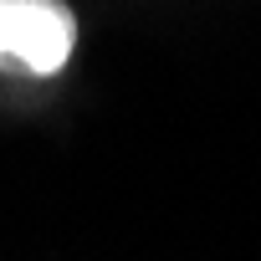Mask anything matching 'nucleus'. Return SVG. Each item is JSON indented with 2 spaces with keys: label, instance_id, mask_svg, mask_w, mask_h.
Returning <instances> with one entry per match:
<instances>
[{
  "label": "nucleus",
  "instance_id": "f257e3e1",
  "mask_svg": "<svg viewBox=\"0 0 261 261\" xmlns=\"http://www.w3.org/2000/svg\"><path fill=\"white\" fill-rule=\"evenodd\" d=\"M77 46V16L62 0H0V67L51 77Z\"/></svg>",
  "mask_w": 261,
  "mask_h": 261
}]
</instances>
